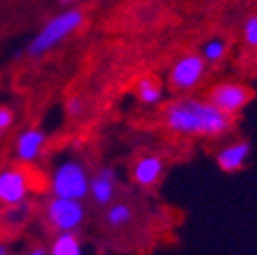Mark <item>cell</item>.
I'll list each match as a JSON object with an SVG mask.
<instances>
[{"mask_svg":"<svg viewBox=\"0 0 257 255\" xmlns=\"http://www.w3.org/2000/svg\"><path fill=\"white\" fill-rule=\"evenodd\" d=\"M164 124L176 135L216 139L233 129V116L202 98H178L164 108Z\"/></svg>","mask_w":257,"mask_h":255,"instance_id":"cell-1","label":"cell"},{"mask_svg":"<svg viewBox=\"0 0 257 255\" xmlns=\"http://www.w3.org/2000/svg\"><path fill=\"white\" fill-rule=\"evenodd\" d=\"M82 25H84V11L80 9H66L53 15L49 21L43 23V27L33 35V39L27 43V49H25L27 55L35 59L47 55L68 37H72Z\"/></svg>","mask_w":257,"mask_h":255,"instance_id":"cell-2","label":"cell"},{"mask_svg":"<svg viewBox=\"0 0 257 255\" xmlns=\"http://www.w3.org/2000/svg\"><path fill=\"white\" fill-rule=\"evenodd\" d=\"M90 172L80 159H63L49 174V192L59 198L84 200L88 196Z\"/></svg>","mask_w":257,"mask_h":255,"instance_id":"cell-3","label":"cell"},{"mask_svg":"<svg viewBox=\"0 0 257 255\" xmlns=\"http://www.w3.org/2000/svg\"><path fill=\"white\" fill-rule=\"evenodd\" d=\"M84 200L51 196L45 204V220L55 233H78L86 222Z\"/></svg>","mask_w":257,"mask_h":255,"instance_id":"cell-4","label":"cell"},{"mask_svg":"<svg viewBox=\"0 0 257 255\" xmlns=\"http://www.w3.org/2000/svg\"><path fill=\"white\" fill-rule=\"evenodd\" d=\"M31 196V178L25 168L9 166L0 170V204L11 208L25 204Z\"/></svg>","mask_w":257,"mask_h":255,"instance_id":"cell-5","label":"cell"},{"mask_svg":"<svg viewBox=\"0 0 257 255\" xmlns=\"http://www.w3.org/2000/svg\"><path fill=\"white\" fill-rule=\"evenodd\" d=\"M253 98L251 90L241 84V82H220L216 84L210 92H208V102L214 104L218 110H222L224 114L235 116L237 112H241Z\"/></svg>","mask_w":257,"mask_h":255,"instance_id":"cell-6","label":"cell"},{"mask_svg":"<svg viewBox=\"0 0 257 255\" xmlns=\"http://www.w3.org/2000/svg\"><path fill=\"white\" fill-rule=\"evenodd\" d=\"M204 74H206V61L202 59V55L188 53L172 66L170 86L176 92H190L202 82Z\"/></svg>","mask_w":257,"mask_h":255,"instance_id":"cell-7","label":"cell"},{"mask_svg":"<svg viewBox=\"0 0 257 255\" xmlns=\"http://www.w3.org/2000/svg\"><path fill=\"white\" fill-rule=\"evenodd\" d=\"M47 141V135L39 126H29V129H23L17 135L15 141V157L19 164H35L41 157L43 145Z\"/></svg>","mask_w":257,"mask_h":255,"instance_id":"cell-8","label":"cell"},{"mask_svg":"<svg viewBox=\"0 0 257 255\" xmlns=\"http://www.w3.org/2000/svg\"><path fill=\"white\" fill-rule=\"evenodd\" d=\"M116 186H118V178L116 172L112 168H100L96 170L94 176H90V186H88V196L94 200L96 206H108L110 202H114L116 196Z\"/></svg>","mask_w":257,"mask_h":255,"instance_id":"cell-9","label":"cell"},{"mask_svg":"<svg viewBox=\"0 0 257 255\" xmlns=\"http://www.w3.org/2000/svg\"><path fill=\"white\" fill-rule=\"evenodd\" d=\"M249 157H251V143L249 141H235V143H229L222 149H218L216 164L222 172L233 174V172H239L247 166Z\"/></svg>","mask_w":257,"mask_h":255,"instance_id":"cell-10","label":"cell"},{"mask_svg":"<svg viewBox=\"0 0 257 255\" xmlns=\"http://www.w3.org/2000/svg\"><path fill=\"white\" fill-rule=\"evenodd\" d=\"M164 174V159L159 155H143L133 166V180L141 188H151Z\"/></svg>","mask_w":257,"mask_h":255,"instance_id":"cell-11","label":"cell"},{"mask_svg":"<svg viewBox=\"0 0 257 255\" xmlns=\"http://www.w3.org/2000/svg\"><path fill=\"white\" fill-rule=\"evenodd\" d=\"M47 251L49 255H84V245L78 233H55Z\"/></svg>","mask_w":257,"mask_h":255,"instance_id":"cell-12","label":"cell"},{"mask_svg":"<svg viewBox=\"0 0 257 255\" xmlns=\"http://www.w3.org/2000/svg\"><path fill=\"white\" fill-rule=\"evenodd\" d=\"M133 218V206L124 202V200H114L106 206V212H104V222H106V227L110 229H120L124 225H128Z\"/></svg>","mask_w":257,"mask_h":255,"instance_id":"cell-13","label":"cell"},{"mask_svg":"<svg viewBox=\"0 0 257 255\" xmlns=\"http://www.w3.org/2000/svg\"><path fill=\"white\" fill-rule=\"evenodd\" d=\"M137 96L141 100V104L145 106H157V104H162L164 100V88L159 86L153 78H143L139 80L137 84Z\"/></svg>","mask_w":257,"mask_h":255,"instance_id":"cell-14","label":"cell"},{"mask_svg":"<svg viewBox=\"0 0 257 255\" xmlns=\"http://www.w3.org/2000/svg\"><path fill=\"white\" fill-rule=\"evenodd\" d=\"M224 53H227V43H224L222 39H210L208 43H204L200 55L206 63H216L224 57Z\"/></svg>","mask_w":257,"mask_h":255,"instance_id":"cell-15","label":"cell"},{"mask_svg":"<svg viewBox=\"0 0 257 255\" xmlns=\"http://www.w3.org/2000/svg\"><path fill=\"white\" fill-rule=\"evenodd\" d=\"M243 39L249 47H257V15L249 17L243 27Z\"/></svg>","mask_w":257,"mask_h":255,"instance_id":"cell-16","label":"cell"},{"mask_svg":"<svg viewBox=\"0 0 257 255\" xmlns=\"http://www.w3.org/2000/svg\"><path fill=\"white\" fill-rule=\"evenodd\" d=\"M15 118H17V114H15V110L11 106L0 104V133H7L15 124Z\"/></svg>","mask_w":257,"mask_h":255,"instance_id":"cell-17","label":"cell"},{"mask_svg":"<svg viewBox=\"0 0 257 255\" xmlns=\"http://www.w3.org/2000/svg\"><path fill=\"white\" fill-rule=\"evenodd\" d=\"M68 110H70L74 116L82 114V110H84V106H82V100H78V98H72V100H70V104H68Z\"/></svg>","mask_w":257,"mask_h":255,"instance_id":"cell-18","label":"cell"},{"mask_svg":"<svg viewBox=\"0 0 257 255\" xmlns=\"http://www.w3.org/2000/svg\"><path fill=\"white\" fill-rule=\"evenodd\" d=\"M27 255H49V251H47V247H43V245H33V247L29 249Z\"/></svg>","mask_w":257,"mask_h":255,"instance_id":"cell-19","label":"cell"},{"mask_svg":"<svg viewBox=\"0 0 257 255\" xmlns=\"http://www.w3.org/2000/svg\"><path fill=\"white\" fill-rule=\"evenodd\" d=\"M0 255H13V251H11V247L5 243V241H0Z\"/></svg>","mask_w":257,"mask_h":255,"instance_id":"cell-20","label":"cell"},{"mask_svg":"<svg viewBox=\"0 0 257 255\" xmlns=\"http://www.w3.org/2000/svg\"><path fill=\"white\" fill-rule=\"evenodd\" d=\"M61 3H66V5H74V3H80V0H61Z\"/></svg>","mask_w":257,"mask_h":255,"instance_id":"cell-21","label":"cell"}]
</instances>
